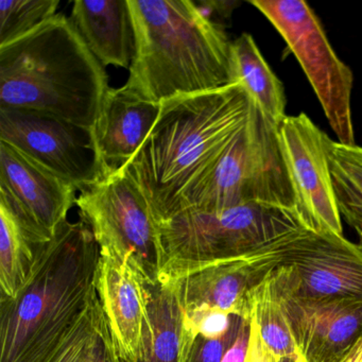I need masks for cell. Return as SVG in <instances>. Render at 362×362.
Here are the masks:
<instances>
[{"instance_id":"obj_1","label":"cell","mask_w":362,"mask_h":362,"mask_svg":"<svg viewBox=\"0 0 362 362\" xmlns=\"http://www.w3.org/2000/svg\"><path fill=\"white\" fill-rule=\"evenodd\" d=\"M100 251L86 220L65 221L16 296L0 298V362H52L97 292Z\"/></svg>"},{"instance_id":"obj_2","label":"cell","mask_w":362,"mask_h":362,"mask_svg":"<svg viewBox=\"0 0 362 362\" xmlns=\"http://www.w3.org/2000/svg\"><path fill=\"white\" fill-rule=\"evenodd\" d=\"M250 111L251 99L239 83L160 103L149 136L124 167L156 223L165 221L180 194L217 163Z\"/></svg>"},{"instance_id":"obj_3","label":"cell","mask_w":362,"mask_h":362,"mask_svg":"<svg viewBox=\"0 0 362 362\" xmlns=\"http://www.w3.org/2000/svg\"><path fill=\"white\" fill-rule=\"evenodd\" d=\"M135 54L126 86L146 100L215 92L236 84L232 42L192 0H128Z\"/></svg>"},{"instance_id":"obj_4","label":"cell","mask_w":362,"mask_h":362,"mask_svg":"<svg viewBox=\"0 0 362 362\" xmlns=\"http://www.w3.org/2000/svg\"><path fill=\"white\" fill-rule=\"evenodd\" d=\"M109 90L105 67L63 14L0 47V107L93 129Z\"/></svg>"},{"instance_id":"obj_5","label":"cell","mask_w":362,"mask_h":362,"mask_svg":"<svg viewBox=\"0 0 362 362\" xmlns=\"http://www.w3.org/2000/svg\"><path fill=\"white\" fill-rule=\"evenodd\" d=\"M304 228L296 209L262 203L220 211H181L156 223L165 258L158 281L257 253Z\"/></svg>"},{"instance_id":"obj_6","label":"cell","mask_w":362,"mask_h":362,"mask_svg":"<svg viewBox=\"0 0 362 362\" xmlns=\"http://www.w3.org/2000/svg\"><path fill=\"white\" fill-rule=\"evenodd\" d=\"M249 203L296 209L279 127L252 101L243 130L217 163L180 194L167 219L188 209L220 211Z\"/></svg>"},{"instance_id":"obj_7","label":"cell","mask_w":362,"mask_h":362,"mask_svg":"<svg viewBox=\"0 0 362 362\" xmlns=\"http://www.w3.org/2000/svg\"><path fill=\"white\" fill-rule=\"evenodd\" d=\"M76 204L100 254L130 264L154 287L164 268V253L149 204L129 173L120 169L82 190Z\"/></svg>"},{"instance_id":"obj_8","label":"cell","mask_w":362,"mask_h":362,"mask_svg":"<svg viewBox=\"0 0 362 362\" xmlns=\"http://www.w3.org/2000/svg\"><path fill=\"white\" fill-rule=\"evenodd\" d=\"M276 29L313 86L338 143H355L351 118L353 73L332 49L319 18L303 0H252Z\"/></svg>"},{"instance_id":"obj_9","label":"cell","mask_w":362,"mask_h":362,"mask_svg":"<svg viewBox=\"0 0 362 362\" xmlns=\"http://www.w3.org/2000/svg\"><path fill=\"white\" fill-rule=\"evenodd\" d=\"M5 141L82 192L113 173L97 149L93 129L40 112L0 107Z\"/></svg>"},{"instance_id":"obj_10","label":"cell","mask_w":362,"mask_h":362,"mask_svg":"<svg viewBox=\"0 0 362 362\" xmlns=\"http://www.w3.org/2000/svg\"><path fill=\"white\" fill-rule=\"evenodd\" d=\"M273 275L303 298H362V245L343 235L300 228L288 237Z\"/></svg>"},{"instance_id":"obj_11","label":"cell","mask_w":362,"mask_h":362,"mask_svg":"<svg viewBox=\"0 0 362 362\" xmlns=\"http://www.w3.org/2000/svg\"><path fill=\"white\" fill-rule=\"evenodd\" d=\"M279 137L303 224L315 232L343 235L328 162L330 137L304 113L286 116Z\"/></svg>"},{"instance_id":"obj_12","label":"cell","mask_w":362,"mask_h":362,"mask_svg":"<svg viewBox=\"0 0 362 362\" xmlns=\"http://www.w3.org/2000/svg\"><path fill=\"white\" fill-rule=\"evenodd\" d=\"M290 234L257 253L207 264L158 283L173 290L183 311L207 307L250 320L254 291L279 268Z\"/></svg>"},{"instance_id":"obj_13","label":"cell","mask_w":362,"mask_h":362,"mask_svg":"<svg viewBox=\"0 0 362 362\" xmlns=\"http://www.w3.org/2000/svg\"><path fill=\"white\" fill-rule=\"evenodd\" d=\"M270 279L300 361L342 362L362 337V298H303Z\"/></svg>"},{"instance_id":"obj_14","label":"cell","mask_w":362,"mask_h":362,"mask_svg":"<svg viewBox=\"0 0 362 362\" xmlns=\"http://www.w3.org/2000/svg\"><path fill=\"white\" fill-rule=\"evenodd\" d=\"M77 188L0 141V199L44 243L54 238L76 204Z\"/></svg>"},{"instance_id":"obj_15","label":"cell","mask_w":362,"mask_h":362,"mask_svg":"<svg viewBox=\"0 0 362 362\" xmlns=\"http://www.w3.org/2000/svg\"><path fill=\"white\" fill-rule=\"evenodd\" d=\"M150 286L130 264L100 254L97 292L118 353L127 362L141 354Z\"/></svg>"},{"instance_id":"obj_16","label":"cell","mask_w":362,"mask_h":362,"mask_svg":"<svg viewBox=\"0 0 362 362\" xmlns=\"http://www.w3.org/2000/svg\"><path fill=\"white\" fill-rule=\"evenodd\" d=\"M160 105L124 86L110 88L93 128L97 149L112 173L124 168L149 136Z\"/></svg>"},{"instance_id":"obj_17","label":"cell","mask_w":362,"mask_h":362,"mask_svg":"<svg viewBox=\"0 0 362 362\" xmlns=\"http://www.w3.org/2000/svg\"><path fill=\"white\" fill-rule=\"evenodd\" d=\"M69 20L103 67L130 69L135 33L128 0H77Z\"/></svg>"},{"instance_id":"obj_18","label":"cell","mask_w":362,"mask_h":362,"mask_svg":"<svg viewBox=\"0 0 362 362\" xmlns=\"http://www.w3.org/2000/svg\"><path fill=\"white\" fill-rule=\"evenodd\" d=\"M232 60L236 83L243 86L267 118L279 127L287 116L285 90L251 35L243 33L232 42Z\"/></svg>"},{"instance_id":"obj_19","label":"cell","mask_w":362,"mask_h":362,"mask_svg":"<svg viewBox=\"0 0 362 362\" xmlns=\"http://www.w3.org/2000/svg\"><path fill=\"white\" fill-rule=\"evenodd\" d=\"M182 317L181 305L168 285L158 283L150 288L148 319L136 362H180Z\"/></svg>"},{"instance_id":"obj_20","label":"cell","mask_w":362,"mask_h":362,"mask_svg":"<svg viewBox=\"0 0 362 362\" xmlns=\"http://www.w3.org/2000/svg\"><path fill=\"white\" fill-rule=\"evenodd\" d=\"M0 224L1 298H12L26 281L40 250L47 243L40 240L3 199H0Z\"/></svg>"},{"instance_id":"obj_21","label":"cell","mask_w":362,"mask_h":362,"mask_svg":"<svg viewBox=\"0 0 362 362\" xmlns=\"http://www.w3.org/2000/svg\"><path fill=\"white\" fill-rule=\"evenodd\" d=\"M328 162L339 213L362 245V147L330 139Z\"/></svg>"},{"instance_id":"obj_22","label":"cell","mask_w":362,"mask_h":362,"mask_svg":"<svg viewBox=\"0 0 362 362\" xmlns=\"http://www.w3.org/2000/svg\"><path fill=\"white\" fill-rule=\"evenodd\" d=\"M270 276L254 291L251 315L257 322L264 344L277 358L290 357L300 360L285 315L273 291Z\"/></svg>"},{"instance_id":"obj_23","label":"cell","mask_w":362,"mask_h":362,"mask_svg":"<svg viewBox=\"0 0 362 362\" xmlns=\"http://www.w3.org/2000/svg\"><path fill=\"white\" fill-rule=\"evenodd\" d=\"M59 0H1L0 47L21 39L57 16Z\"/></svg>"},{"instance_id":"obj_24","label":"cell","mask_w":362,"mask_h":362,"mask_svg":"<svg viewBox=\"0 0 362 362\" xmlns=\"http://www.w3.org/2000/svg\"><path fill=\"white\" fill-rule=\"evenodd\" d=\"M99 296L52 362H86L107 325Z\"/></svg>"},{"instance_id":"obj_25","label":"cell","mask_w":362,"mask_h":362,"mask_svg":"<svg viewBox=\"0 0 362 362\" xmlns=\"http://www.w3.org/2000/svg\"><path fill=\"white\" fill-rule=\"evenodd\" d=\"M243 320L234 315L232 327L228 334L219 339H205L197 337L187 362H221L224 354L234 342Z\"/></svg>"},{"instance_id":"obj_26","label":"cell","mask_w":362,"mask_h":362,"mask_svg":"<svg viewBox=\"0 0 362 362\" xmlns=\"http://www.w3.org/2000/svg\"><path fill=\"white\" fill-rule=\"evenodd\" d=\"M250 341L245 362H277L279 358L268 349L260 336L259 327L255 317H250Z\"/></svg>"},{"instance_id":"obj_27","label":"cell","mask_w":362,"mask_h":362,"mask_svg":"<svg viewBox=\"0 0 362 362\" xmlns=\"http://www.w3.org/2000/svg\"><path fill=\"white\" fill-rule=\"evenodd\" d=\"M86 362H127L126 360L122 359L116 349L107 323L101 332L98 343Z\"/></svg>"},{"instance_id":"obj_28","label":"cell","mask_w":362,"mask_h":362,"mask_svg":"<svg viewBox=\"0 0 362 362\" xmlns=\"http://www.w3.org/2000/svg\"><path fill=\"white\" fill-rule=\"evenodd\" d=\"M250 320H243L238 334L230 349L224 354L221 362H245L250 341Z\"/></svg>"},{"instance_id":"obj_29","label":"cell","mask_w":362,"mask_h":362,"mask_svg":"<svg viewBox=\"0 0 362 362\" xmlns=\"http://www.w3.org/2000/svg\"><path fill=\"white\" fill-rule=\"evenodd\" d=\"M342 362H362V337L354 345L353 349L347 354Z\"/></svg>"},{"instance_id":"obj_30","label":"cell","mask_w":362,"mask_h":362,"mask_svg":"<svg viewBox=\"0 0 362 362\" xmlns=\"http://www.w3.org/2000/svg\"><path fill=\"white\" fill-rule=\"evenodd\" d=\"M277 362H300V360L294 359V358L283 357L279 358Z\"/></svg>"}]
</instances>
